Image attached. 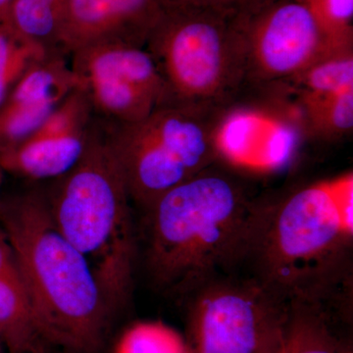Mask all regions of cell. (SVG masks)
Returning <instances> with one entry per match:
<instances>
[{"mask_svg":"<svg viewBox=\"0 0 353 353\" xmlns=\"http://www.w3.org/2000/svg\"><path fill=\"white\" fill-rule=\"evenodd\" d=\"M353 175L304 185L259 204L243 262L288 303H350Z\"/></svg>","mask_w":353,"mask_h":353,"instance_id":"obj_1","label":"cell"},{"mask_svg":"<svg viewBox=\"0 0 353 353\" xmlns=\"http://www.w3.org/2000/svg\"><path fill=\"white\" fill-rule=\"evenodd\" d=\"M259 203L216 163L145 209L146 263L158 287L185 296L243 262Z\"/></svg>","mask_w":353,"mask_h":353,"instance_id":"obj_2","label":"cell"},{"mask_svg":"<svg viewBox=\"0 0 353 353\" xmlns=\"http://www.w3.org/2000/svg\"><path fill=\"white\" fill-rule=\"evenodd\" d=\"M0 227L46 345L99 352L112 311L87 260L53 223L44 192L0 199Z\"/></svg>","mask_w":353,"mask_h":353,"instance_id":"obj_3","label":"cell"},{"mask_svg":"<svg viewBox=\"0 0 353 353\" xmlns=\"http://www.w3.org/2000/svg\"><path fill=\"white\" fill-rule=\"evenodd\" d=\"M44 196L53 223L87 260L113 312L131 292L134 236L132 201L99 119L81 159Z\"/></svg>","mask_w":353,"mask_h":353,"instance_id":"obj_4","label":"cell"},{"mask_svg":"<svg viewBox=\"0 0 353 353\" xmlns=\"http://www.w3.org/2000/svg\"><path fill=\"white\" fill-rule=\"evenodd\" d=\"M145 48L170 101L225 111L245 85L231 7L166 2Z\"/></svg>","mask_w":353,"mask_h":353,"instance_id":"obj_5","label":"cell"},{"mask_svg":"<svg viewBox=\"0 0 353 353\" xmlns=\"http://www.w3.org/2000/svg\"><path fill=\"white\" fill-rule=\"evenodd\" d=\"M225 111L168 101L138 122L113 124L97 118L131 201L146 209L214 165L221 157Z\"/></svg>","mask_w":353,"mask_h":353,"instance_id":"obj_6","label":"cell"},{"mask_svg":"<svg viewBox=\"0 0 353 353\" xmlns=\"http://www.w3.org/2000/svg\"><path fill=\"white\" fill-rule=\"evenodd\" d=\"M192 353H279L290 303L256 279L221 275L187 296Z\"/></svg>","mask_w":353,"mask_h":353,"instance_id":"obj_7","label":"cell"},{"mask_svg":"<svg viewBox=\"0 0 353 353\" xmlns=\"http://www.w3.org/2000/svg\"><path fill=\"white\" fill-rule=\"evenodd\" d=\"M233 14L245 85L292 83L323 58L352 50L332 41L305 0H241Z\"/></svg>","mask_w":353,"mask_h":353,"instance_id":"obj_8","label":"cell"},{"mask_svg":"<svg viewBox=\"0 0 353 353\" xmlns=\"http://www.w3.org/2000/svg\"><path fill=\"white\" fill-rule=\"evenodd\" d=\"M69 58L95 115L103 122H138L170 101L157 65L145 48L94 43L74 50Z\"/></svg>","mask_w":353,"mask_h":353,"instance_id":"obj_9","label":"cell"},{"mask_svg":"<svg viewBox=\"0 0 353 353\" xmlns=\"http://www.w3.org/2000/svg\"><path fill=\"white\" fill-rule=\"evenodd\" d=\"M97 124L87 90L76 88L41 126L0 153V167L27 180H55L81 159Z\"/></svg>","mask_w":353,"mask_h":353,"instance_id":"obj_10","label":"cell"},{"mask_svg":"<svg viewBox=\"0 0 353 353\" xmlns=\"http://www.w3.org/2000/svg\"><path fill=\"white\" fill-rule=\"evenodd\" d=\"M68 55L50 53L29 67L0 105V153L27 138L65 97L83 87Z\"/></svg>","mask_w":353,"mask_h":353,"instance_id":"obj_11","label":"cell"},{"mask_svg":"<svg viewBox=\"0 0 353 353\" xmlns=\"http://www.w3.org/2000/svg\"><path fill=\"white\" fill-rule=\"evenodd\" d=\"M166 0H69L62 48L67 55L90 44L145 48Z\"/></svg>","mask_w":353,"mask_h":353,"instance_id":"obj_12","label":"cell"},{"mask_svg":"<svg viewBox=\"0 0 353 353\" xmlns=\"http://www.w3.org/2000/svg\"><path fill=\"white\" fill-rule=\"evenodd\" d=\"M0 341L7 353H43L46 345L18 268L0 273Z\"/></svg>","mask_w":353,"mask_h":353,"instance_id":"obj_13","label":"cell"},{"mask_svg":"<svg viewBox=\"0 0 353 353\" xmlns=\"http://www.w3.org/2000/svg\"><path fill=\"white\" fill-rule=\"evenodd\" d=\"M68 3L69 0H12L1 23L48 53L66 54L62 37Z\"/></svg>","mask_w":353,"mask_h":353,"instance_id":"obj_14","label":"cell"},{"mask_svg":"<svg viewBox=\"0 0 353 353\" xmlns=\"http://www.w3.org/2000/svg\"><path fill=\"white\" fill-rule=\"evenodd\" d=\"M331 310L321 304L290 303L289 326L279 353H340Z\"/></svg>","mask_w":353,"mask_h":353,"instance_id":"obj_15","label":"cell"},{"mask_svg":"<svg viewBox=\"0 0 353 353\" xmlns=\"http://www.w3.org/2000/svg\"><path fill=\"white\" fill-rule=\"evenodd\" d=\"M292 85L301 99H321L353 88L352 50L334 53L309 67Z\"/></svg>","mask_w":353,"mask_h":353,"instance_id":"obj_16","label":"cell"},{"mask_svg":"<svg viewBox=\"0 0 353 353\" xmlns=\"http://www.w3.org/2000/svg\"><path fill=\"white\" fill-rule=\"evenodd\" d=\"M308 127L325 139H340L353 128V88L321 99H301Z\"/></svg>","mask_w":353,"mask_h":353,"instance_id":"obj_17","label":"cell"},{"mask_svg":"<svg viewBox=\"0 0 353 353\" xmlns=\"http://www.w3.org/2000/svg\"><path fill=\"white\" fill-rule=\"evenodd\" d=\"M113 353H192L187 339L161 321H141L121 334Z\"/></svg>","mask_w":353,"mask_h":353,"instance_id":"obj_18","label":"cell"},{"mask_svg":"<svg viewBox=\"0 0 353 353\" xmlns=\"http://www.w3.org/2000/svg\"><path fill=\"white\" fill-rule=\"evenodd\" d=\"M50 53L0 23V105L26 70Z\"/></svg>","mask_w":353,"mask_h":353,"instance_id":"obj_19","label":"cell"},{"mask_svg":"<svg viewBox=\"0 0 353 353\" xmlns=\"http://www.w3.org/2000/svg\"><path fill=\"white\" fill-rule=\"evenodd\" d=\"M336 46L352 48L353 0H305Z\"/></svg>","mask_w":353,"mask_h":353,"instance_id":"obj_20","label":"cell"},{"mask_svg":"<svg viewBox=\"0 0 353 353\" xmlns=\"http://www.w3.org/2000/svg\"><path fill=\"white\" fill-rule=\"evenodd\" d=\"M240 1L241 0H166V2H171V3L231 7V8H233V7Z\"/></svg>","mask_w":353,"mask_h":353,"instance_id":"obj_21","label":"cell"},{"mask_svg":"<svg viewBox=\"0 0 353 353\" xmlns=\"http://www.w3.org/2000/svg\"><path fill=\"white\" fill-rule=\"evenodd\" d=\"M12 0H0V23L6 18L7 10L10 6Z\"/></svg>","mask_w":353,"mask_h":353,"instance_id":"obj_22","label":"cell"},{"mask_svg":"<svg viewBox=\"0 0 353 353\" xmlns=\"http://www.w3.org/2000/svg\"><path fill=\"white\" fill-rule=\"evenodd\" d=\"M340 353H353L352 347L350 345V343H343L341 341Z\"/></svg>","mask_w":353,"mask_h":353,"instance_id":"obj_23","label":"cell"},{"mask_svg":"<svg viewBox=\"0 0 353 353\" xmlns=\"http://www.w3.org/2000/svg\"><path fill=\"white\" fill-rule=\"evenodd\" d=\"M0 353H7L6 347L2 345L1 341H0Z\"/></svg>","mask_w":353,"mask_h":353,"instance_id":"obj_24","label":"cell"},{"mask_svg":"<svg viewBox=\"0 0 353 353\" xmlns=\"http://www.w3.org/2000/svg\"><path fill=\"white\" fill-rule=\"evenodd\" d=\"M2 172H3V170H2L1 167H0V185H1L2 183Z\"/></svg>","mask_w":353,"mask_h":353,"instance_id":"obj_25","label":"cell"}]
</instances>
